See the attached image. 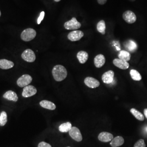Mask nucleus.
I'll use <instances>...</instances> for the list:
<instances>
[{
  "instance_id": "obj_35",
  "label": "nucleus",
  "mask_w": 147,
  "mask_h": 147,
  "mask_svg": "<svg viewBox=\"0 0 147 147\" xmlns=\"http://www.w3.org/2000/svg\"></svg>"
},
{
  "instance_id": "obj_34",
  "label": "nucleus",
  "mask_w": 147,
  "mask_h": 147,
  "mask_svg": "<svg viewBox=\"0 0 147 147\" xmlns=\"http://www.w3.org/2000/svg\"><path fill=\"white\" fill-rule=\"evenodd\" d=\"M1 16V11H0V16Z\"/></svg>"
},
{
  "instance_id": "obj_14",
  "label": "nucleus",
  "mask_w": 147,
  "mask_h": 147,
  "mask_svg": "<svg viewBox=\"0 0 147 147\" xmlns=\"http://www.w3.org/2000/svg\"><path fill=\"white\" fill-rule=\"evenodd\" d=\"M105 62H106V59H105V56L102 54L98 55L95 57L94 63L95 66L96 68H99L102 67L105 64Z\"/></svg>"
},
{
  "instance_id": "obj_11",
  "label": "nucleus",
  "mask_w": 147,
  "mask_h": 147,
  "mask_svg": "<svg viewBox=\"0 0 147 147\" xmlns=\"http://www.w3.org/2000/svg\"><path fill=\"white\" fill-rule=\"evenodd\" d=\"M115 73L112 70H109L105 72L102 76V80L104 83L106 84H111L114 79Z\"/></svg>"
},
{
  "instance_id": "obj_5",
  "label": "nucleus",
  "mask_w": 147,
  "mask_h": 147,
  "mask_svg": "<svg viewBox=\"0 0 147 147\" xmlns=\"http://www.w3.org/2000/svg\"><path fill=\"white\" fill-rule=\"evenodd\" d=\"M22 58L27 62H33L36 59V55L31 49H28L25 50L21 55Z\"/></svg>"
},
{
  "instance_id": "obj_26",
  "label": "nucleus",
  "mask_w": 147,
  "mask_h": 147,
  "mask_svg": "<svg viewBox=\"0 0 147 147\" xmlns=\"http://www.w3.org/2000/svg\"><path fill=\"white\" fill-rule=\"evenodd\" d=\"M7 122V114L5 111H2L0 114V126H5Z\"/></svg>"
},
{
  "instance_id": "obj_7",
  "label": "nucleus",
  "mask_w": 147,
  "mask_h": 147,
  "mask_svg": "<svg viewBox=\"0 0 147 147\" xmlns=\"http://www.w3.org/2000/svg\"><path fill=\"white\" fill-rule=\"evenodd\" d=\"M123 18L125 21L130 24L135 22L137 20V17L135 14L130 11H125L123 14Z\"/></svg>"
},
{
  "instance_id": "obj_12",
  "label": "nucleus",
  "mask_w": 147,
  "mask_h": 147,
  "mask_svg": "<svg viewBox=\"0 0 147 147\" xmlns=\"http://www.w3.org/2000/svg\"><path fill=\"white\" fill-rule=\"evenodd\" d=\"M113 135L108 132H101L98 135V140L102 142H109L113 139Z\"/></svg>"
},
{
  "instance_id": "obj_1",
  "label": "nucleus",
  "mask_w": 147,
  "mask_h": 147,
  "mask_svg": "<svg viewBox=\"0 0 147 147\" xmlns=\"http://www.w3.org/2000/svg\"><path fill=\"white\" fill-rule=\"evenodd\" d=\"M52 73L54 79L58 82L64 80L68 75L67 69L62 65H55L52 70Z\"/></svg>"
},
{
  "instance_id": "obj_29",
  "label": "nucleus",
  "mask_w": 147,
  "mask_h": 147,
  "mask_svg": "<svg viewBox=\"0 0 147 147\" xmlns=\"http://www.w3.org/2000/svg\"><path fill=\"white\" fill-rule=\"evenodd\" d=\"M38 147H52L51 146L45 142H40L38 145Z\"/></svg>"
},
{
  "instance_id": "obj_19",
  "label": "nucleus",
  "mask_w": 147,
  "mask_h": 147,
  "mask_svg": "<svg viewBox=\"0 0 147 147\" xmlns=\"http://www.w3.org/2000/svg\"><path fill=\"white\" fill-rule=\"evenodd\" d=\"M124 47L128 51L132 53H134L136 50V43L132 40H129L124 42Z\"/></svg>"
},
{
  "instance_id": "obj_21",
  "label": "nucleus",
  "mask_w": 147,
  "mask_h": 147,
  "mask_svg": "<svg viewBox=\"0 0 147 147\" xmlns=\"http://www.w3.org/2000/svg\"><path fill=\"white\" fill-rule=\"evenodd\" d=\"M118 58L123 61L127 62V61H130V59L131 58V55L127 51L121 50L118 55Z\"/></svg>"
},
{
  "instance_id": "obj_16",
  "label": "nucleus",
  "mask_w": 147,
  "mask_h": 147,
  "mask_svg": "<svg viewBox=\"0 0 147 147\" xmlns=\"http://www.w3.org/2000/svg\"><path fill=\"white\" fill-rule=\"evenodd\" d=\"M3 97L7 100L16 102L18 100V96L16 92L12 90L6 92L3 95Z\"/></svg>"
},
{
  "instance_id": "obj_32",
  "label": "nucleus",
  "mask_w": 147,
  "mask_h": 147,
  "mask_svg": "<svg viewBox=\"0 0 147 147\" xmlns=\"http://www.w3.org/2000/svg\"><path fill=\"white\" fill-rule=\"evenodd\" d=\"M61 0H55V2H59Z\"/></svg>"
},
{
  "instance_id": "obj_17",
  "label": "nucleus",
  "mask_w": 147,
  "mask_h": 147,
  "mask_svg": "<svg viewBox=\"0 0 147 147\" xmlns=\"http://www.w3.org/2000/svg\"><path fill=\"white\" fill-rule=\"evenodd\" d=\"M124 143V139L123 137L118 136L111 141L110 145L112 147H120L122 146Z\"/></svg>"
},
{
  "instance_id": "obj_22",
  "label": "nucleus",
  "mask_w": 147,
  "mask_h": 147,
  "mask_svg": "<svg viewBox=\"0 0 147 147\" xmlns=\"http://www.w3.org/2000/svg\"><path fill=\"white\" fill-rule=\"evenodd\" d=\"M72 127V125L70 122L64 123L59 126V130L61 132H67L70 130Z\"/></svg>"
},
{
  "instance_id": "obj_28",
  "label": "nucleus",
  "mask_w": 147,
  "mask_h": 147,
  "mask_svg": "<svg viewBox=\"0 0 147 147\" xmlns=\"http://www.w3.org/2000/svg\"><path fill=\"white\" fill-rule=\"evenodd\" d=\"M44 16H45V12L42 11V12L40 13V16L38 17V20H37V24H38V25H39V24L41 23V22L42 21L43 19H44Z\"/></svg>"
},
{
  "instance_id": "obj_23",
  "label": "nucleus",
  "mask_w": 147,
  "mask_h": 147,
  "mask_svg": "<svg viewBox=\"0 0 147 147\" xmlns=\"http://www.w3.org/2000/svg\"><path fill=\"white\" fill-rule=\"evenodd\" d=\"M130 112L132 114V115L136 118L137 119L140 121H144V117L143 116V115L138 111L136 109L132 108L130 110Z\"/></svg>"
},
{
  "instance_id": "obj_27",
  "label": "nucleus",
  "mask_w": 147,
  "mask_h": 147,
  "mask_svg": "<svg viewBox=\"0 0 147 147\" xmlns=\"http://www.w3.org/2000/svg\"><path fill=\"white\" fill-rule=\"evenodd\" d=\"M146 144L144 141L143 139L139 140L135 144L134 147H146Z\"/></svg>"
},
{
  "instance_id": "obj_18",
  "label": "nucleus",
  "mask_w": 147,
  "mask_h": 147,
  "mask_svg": "<svg viewBox=\"0 0 147 147\" xmlns=\"http://www.w3.org/2000/svg\"><path fill=\"white\" fill-rule=\"evenodd\" d=\"M39 104L43 108L50 110H54L56 108V106L54 103L48 100H42L40 102Z\"/></svg>"
},
{
  "instance_id": "obj_9",
  "label": "nucleus",
  "mask_w": 147,
  "mask_h": 147,
  "mask_svg": "<svg viewBox=\"0 0 147 147\" xmlns=\"http://www.w3.org/2000/svg\"><path fill=\"white\" fill-rule=\"evenodd\" d=\"M84 36V32L81 31L76 30L70 32L68 35L69 40L71 42L78 41Z\"/></svg>"
},
{
  "instance_id": "obj_20",
  "label": "nucleus",
  "mask_w": 147,
  "mask_h": 147,
  "mask_svg": "<svg viewBox=\"0 0 147 147\" xmlns=\"http://www.w3.org/2000/svg\"><path fill=\"white\" fill-rule=\"evenodd\" d=\"M77 58L79 60V62L81 64H84L87 62L88 58V53L84 51H79L77 54Z\"/></svg>"
},
{
  "instance_id": "obj_24",
  "label": "nucleus",
  "mask_w": 147,
  "mask_h": 147,
  "mask_svg": "<svg viewBox=\"0 0 147 147\" xmlns=\"http://www.w3.org/2000/svg\"><path fill=\"white\" fill-rule=\"evenodd\" d=\"M130 76H131L132 79H133L134 80L137 81H139L141 80L142 76H141L140 73L138 71H137L136 70L131 69L130 70Z\"/></svg>"
},
{
  "instance_id": "obj_8",
  "label": "nucleus",
  "mask_w": 147,
  "mask_h": 147,
  "mask_svg": "<svg viewBox=\"0 0 147 147\" xmlns=\"http://www.w3.org/2000/svg\"><path fill=\"white\" fill-rule=\"evenodd\" d=\"M37 92V90L36 87L32 85H28L24 88L22 95L24 98L31 97L36 94Z\"/></svg>"
},
{
  "instance_id": "obj_30",
  "label": "nucleus",
  "mask_w": 147,
  "mask_h": 147,
  "mask_svg": "<svg viewBox=\"0 0 147 147\" xmlns=\"http://www.w3.org/2000/svg\"><path fill=\"white\" fill-rule=\"evenodd\" d=\"M107 1V0H97L98 3L99 5H103L105 4L106 3Z\"/></svg>"
},
{
  "instance_id": "obj_31",
  "label": "nucleus",
  "mask_w": 147,
  "mask_h": 147,
  "mask_svg": "<svg viewBox=\"0 0 147 147\" xmlns=\"http://www.w3.org/2000/svg\"><path fill=\"white\" fill-rule=\"evenodd\" d=\"M144 116L147 118V109H146L144 110Z\"/></svg>"
},
{
  "instance_id": "obj_2",
  "label": "nucleus",
  "mask_w": 147,
  "mask_h": 147,
  "mask_svg": "<svg viewBox=\"0 0 147 147\" xmlns=\"http://www.w3.org/2000/svg\"><path fill=\"white\" fill-rule=\"evenodd\" d=\"M37 33L36 31L31 28H28L24 30L21 33V39L25 42H30L36 36Z\"/></svg>"
},
{
  "instance_id": "obj_13",
  "label": "nucleus",
  "mask_w": 147,
  "mask_h": 147,
  "mask_svg": "<svg viewBox=\"0 0 147 147\" xmlns=\"http://www.w3.org/2000/svg\"><path fill=\"white\" fill-rule=\"evenodd\" d=\"M113 63L116 67L123 70H125L129 67V64L127 62L123 61L119 58L115 59L113 61Z\"/></svg>"
},
{
  "instance_id": "obj_33",
  "label": "nucleus",
  "mask_w": 147,
  "mask_h": 147,
  "mask_svg": "<svg viewBox=\"0 0 147 147\" xmlns=\"http://www.w3.org/2000/svg\"><path fill=\"white\" fill-rule=\"evenodd\" d=\"M128 1H131V2H134V1H136V0H128Z\"/></svg>"
},
{
  "instance_id": "obj_25",
  "label": "nucleus",
  "mask_w": 147,
  "mask_h": 147,
  "mask_svg": "<svg viewBox=\"0 0 147 147\" xmlns=\"http://www.w3.org/2000/svg\"><path fill=\"white\" fill-rule=\"evenodd\" d=\"M97 30L102 34H105V30H106V24L104 20H100L97 24L96 25Z\"/></svg>"
},
{
  "instance_id": "obj_10",
  "label": "nucleus",
  "mask_w": 147,
  "mask_h": 147,
  "mask_svg": "<svg viewBox=\"0 0 147 147\" xmlns=\"http://www.w3.org/2000/svg\"><path fill=\"white\" fill-rule=\"evenodd\" d=\"M84 82L85 84L91 88H95L100 86L99 81L92 77H87L84 79Z\"/></svg>"
},
{
  "instance_id": "obj_3",
  "label": "nucleus",
  "mask_w": 147,
  "mask_h": 147,
  "mask_svg": "<svg viewBox=\"0 0 147 147\" xmlns=\"http://www.w3.org/2000/svg\"><path fill=\"white\" fill-rule=\"evenodd\" d=\"M64 26L68 30H76L81 27V24L74 17L70 20L65 22L64 24Z\"/></svg>"
},
{
  "instance_id": "obj_6",
  "label": "nucleus",
  "mask_w": 147,
  "mask_h": 147,
  "mask_svg": "<svg viewBox=\"0 0 147 147\" xmlns=\"http://www.w3.org/2000/svg\"><path fill=\"white\" fill-rule=\"evenodd\" d=\"M69 135L74 140L77 142H81L82 140V136L80 130L77 127L73 126L69 131Z\"/></svg>"
},
{
  "instance_id": "obj_4",
  "label": "nucleus",
  "mask_w": 147,
  "mask_h": 147,
  "mask_svg": "<svg viewBox=\"0 0 147 147\" xmlns=\"http://www.w3.org/2000/svg\"><path fill=\"white\" fill-rule=\"evenodd\" d=\"M32 81V78L28 74H24L18 79L16 84L20 87H25L29 85Z\"/></svg>"
},
{
  "instance_id": "obj_15",
  "label": "nucleus",
  "mask_w": 147,
  "mask_h": 147,
  "mask_svg": "<svg viewBox=\"0 0 147 147\" xmlns=\"http://www.w3.org/2000/svg\"><path fill=\"white\" fill-rule=\"evenodd\" d=\"M14 64L11 61L5 59H0V68L3 70L9 69L14 67Z\"/></svg>"
}]
</instances>
